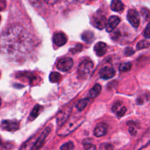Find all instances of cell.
I'll return each instance as SVG.
<instances>
[{"instance_id":"1","label":"cell","mask_w":150,"mask_h":150,"mask_svg":"<svg viewBox=\"0 0 150 150\" xmlns=\"http://www.w3.org/2000/svg\"><path fill=\"white\" fill-rule=\"evenodd\" d=\"M32 39L22 26L16 25L9 28L0 38L1 51L13 57L27 54L31 49Z\"/></svg>"},{"instance_id":"2","label":"cell","mask_w":150,"mask_h":150,"mask_svg":"<svg viewBox=\"0 0 150 150\" xmlns=\"http://www.w3.org/2000/svg\"><path fill=\"white\" fill-rule=\"evenodd\" d=\"M83 121H84V118L83 117L71 120V121H67L62 126H61V128H59L57 133L60 136H67L74 131L76 129H77V127H79Z\"/></svg>"},{"instance_id":"3","label":"cell","mask_w":150,"mask_h":150,"mask_svg":"<svg viewBox=\"0 0 150 150\" xmlns=\"http://www.w3.org/2000/svg\"><path fill=\"white\" fill-rule=\"evenodd\" d=\"M94 68V64L91 60L85 59L81 62L78 67V73L82 79H86L92 73Z\"/></svg>"},{"instance_id":"4","label":"cell","mask_w":150,"mask_h":150,"mask_svg":"<svg viewBox=\"0 0 150 150\" xmlns=\"http://www.w3.org/2000/svg\"><path fill=\"white\" fill-rule=\"evenodd\" d=\"M92 23L95 27L99 29H103L107 26L108 21L105 15L103 14L100 11H98L92 17Z\"/></svg>"},{"instance_id":"5","label":"cell","mask_w":150,"mask_h":150,"mask_svg":"<svg viewBox=\"0 0 150 150\" xmlns=\"http://www.w3.org/2000/svg\"><path fill=\"white\" fill-rule=\"evenodd\" d=\"M72 108L70 105L64 107L60 112L57 114V124L59 126H62L68 120L69 117H70V113H71Z\"/></svg>"},{"instance_id":"6","label":"cell","mask_w":150,"mask_h":150,"mask_svg":"<svg viewBox=\"0 0 150 150\" xmlns=\"http://www.w3.org/2000/svg\"><path fill=\"white\" fill-rule=\"evenodd\" d=\"M73 65V61L71 58L69 57H64V58L60 59L57 62V68L60 71L67 72L71 69Z\"/></svg>"},{"instance_id":"7","label":"cell","mask_w":150,"mask_h":150,"mask_svg":"<svg viewBox=\"0 0 150 150\" xmlns=\"http://www.w3.org/2000/svg\"><path fill=\"white\" fill-rule=\"evenodd\" d=\"M1 129L7 131H16L19 129L20 125L17 120H3L1 122Z\"/></svg>"},{"instance_id":"8","label":"cell","mask_w":150,"mask_h":150,"mask_svg":"<svg viewBox=\"0 0 150 150\" xmlns=\"http://www.w3.org/2000/svg\"><path fill=\"white\" fill-rule=\"evenodd\" d=\"M127 18L128 21L133 27H139V24H140V17H139V14L137 10H134V9H131L129 10L127 13Z\"/></svg>"},{"instance_id":"9","label":"cell","mask_w":150,"mask_h":150,"mask_svg":"<svg viewBox=\"0 0 150 150\" xmlns=\"http://www.w3.org/2000/svg\"><path fill=\"white\" fill-rule=\"evenodd\" d=\"M99 76L103 79H109L115 76V70L111 66L102 67L99 71Z\"/></svg>"},{"instance_id":"10","label":"cell","mask_w":150,"mask_h":150,"mask_svg":"<svg viewBox=\"0 0 150 150\" xmlns=\"http://www.w3.org/2000/svg\"><path fill=\"white\" fill-rule=\"evenodd\" d=\"M50 132H51V128H50V127H46V128L42 131V133L40 134V136L37 139L36 143H35V146H34L33 148L34 150H38L42 147L44 142H45V139H46L47 136H48Z\"/></svg>"},{"instance_id":"11","label":"cell","mask_w":150,"mask_h":150,"mask_svg":"<svg viewBox=\"0 0 150 150\" xmlns=\"http://www.w3.org/2000/svg\"><path fill=\"white\" fill-rule=\"evenodd\" d=\"M67 38L66 35L62 32H58V33L54 34V37H53V41L54 43L57 46H62L64 44L67 42Z\"/></svg>"},{"instance_id":"12","label":"cell","mask_w":150,"mask_h":150,"mask_svg":"<svg viewBox=\"0 0 150 150\" xmlns=\"http://www.w3.org/2000/svg\"><path fill=\"white\" fill-rule=\"evenodd\" d=\"M120 23V18L118 16H113L110 17L109 20L108 21V24L106 26V30L107 32H111L117 27Z\"/></svg>"},{"instance_id":"13","label":"cell","mask_w":150,"mask_h":150,"mask_svg":"<svg viewBox=\"0 0 150 150\" xmlns=\"http://www.w3.org/2000/svg\"><path fill=\"white\" fill-rule=\"evenodd\" d=\"M107 49H108V46L105 42H98L95 44V47H94V50L98 57H103L106 53Z\"/></svg>"},{"instance_id":"14","label":"cell","mask_w":150,"mask_h":150,"mask_svg":"<svg viewBox=\"0 0 150 150\" xmlns=\"http://www.w3.org/2000/svg\"><path fill=\"white\" fill-rule=\"evenodd\" d=\"M108 130V125L105 123H100L95 127L94 130V134L97 137H102L105 136Z\"/></svg>"},{"instance_id":"15","label":"cell","mask_w":150,"mask_h":150,"mask_svg":"<svg viewBox=\"0 0 150 150\" xmlns=\"http://www.w3.org/2000/svg\"><path fill=\"white\" fill-rule=\"evenodd\" d=\"M111 8L113 11H122L124 10V4L120 0H112L111 3Z\"/></svg>"},{"instance_id":"16","label":"cell","mask_w":150,"mask_h":150,"mask_svg":"<svg viewBox=\"0 0 150 150\" xmlns=\"http://www.w3.org/2000/svg\"><path fill=\"white\" fill-rule=\"evenodd\" d=\"M101 89H102V87H101L100 85L97 83L90 89L89 92V97L90 98H95L100 93Z\"/></svg>"},{"instance_id":"17","label":"cell","mask_w":150,"mask_h":150,"mask_svg":"<svg viewBox=\"0 0 150 150\" xmlns=\"http://www.w3.org/2000/svg\"><path fill=\"white\" fill-rule=\"evenodd\" d=\"M81 38L86 43H92V42L94 40L93 32H90V31H86V32H84L82 34Z\"/></svg>"},{"instance_id":"18","label":"cell","mask_w":150,"mask_h":150,"mask_svg":"<svg viewBox=\"0 0 150 150\" xmlns=\"http://www.w3.org/2000/svg\"><path fill=\"white\" fill-rule=\"evenodd\" d=\"M40 109H41V106L39 105H37L34 107V108L32 109V112H31L30 115H29V121H33L34 120H35V119L38 117L40 112Z\"/></svg>"},{"instance_id":"19","label":"cell","mask_w":150,"mask_h":150,"mask_svg":"<svg viewBox=\"0 0 150 150\" xmlns=\"http://www.w3.org/2000/svg\"><path fill=\"white\" fill-rule=\"evenodd\" d=\"M35 143H36V142H32V139H29V140H28L27 142H26L22 145L20 150H31L34 148Z\"/></svg>"},{"instance_id":"20","label":"cell","mask_w":150,"mask_h":150,"mask_svg":"<svg viewBox=\"0 0 150 150\" xmlns=\"http://www.w3.org/2000/svg\"><path fill=\"white\" fill-rule=\"evenodd\" d=\"M49 80L52 83H58L61 80V75L57 72H53L50 74Z\"/></svg>"},{"instance_id":"21","label":"cell","mask_w":150,"mask_h":150,"mask_svg":"<svg viewBox=\"0 0 150 150\" xmlns=\"http://www.w3.org/2000/svg\"><path fill=\"white\" fill-rule=\"evenodd\" d=\"M88 102H89V100H88L87 98H84V99H82L81 100H79L78 102L77 105H76L77 109L79 111H82L83 109H84L86 105H87Z\"/></svg>"},{"instance_id":"22","label":"cell","mask_w":150,"mask_h":150,"mask_svg":"<svg viewBox=\"0 0 150 150\" xmlns=\"http://www.w3.org/2000/svg\"><path fill=\"white\" fill-rule=\"evenodd\" d=\"M132 68V64L130 62H125L120 66V70L121 72H127Z\"/></svg>"},{"instance_id":"23","label":"cell","mask_w":150,"mask_h":150,"mask_svg":"<svg viewBox=\"0 0 150 150\" xmlns=\"http://www.w3.org/2000/svg\"><path fill=\"white\" fill-rule=\"evenodd\" d=\"M149 45H150L149 42H148L147 40H141L138 42L136 47H137V49L139 50L144 49V48H148V47L149 46Z\"/></svg>"},{"instance_id":"24","label":"cell","mask_w":150,"mask_h":150,"mask_svg":"<svg viewBox=\"0 0 150 150\" xmlns=\"http://www.w3.org/2000/svg\"><path fill=\"white\" fill-rule=\"evenodd\" d=\"M73 148H74V144L73 142H69L61 146V150H72L73 149Z\"/></svg>"},{"instance_id":"25","label":"cell","mask_w":150,"mask_h":150,"mask_svg":"<svg viewBox=\"0 0 150 150\" xmlns=\"http://www.w3.org/2000/svg\"><path fill=\"white\" fill-rule=\"evenodd\" d=\"M122 107V103L121 101H118V102L115 103L114 104V105H113L112 107L113 111H114L115 114H117V113L119 111V110H120Z\"/></svg>"},{"instance_id":"26","label":"cell","mask_w":150,"mask_h":150,"mask_svg":"<svg viewBox=\"0 0 150 150\" xmlns=\"http://www.w3.org/2000/svg\"><path fill=\"white\" fill-rule=\"evenodd\" d=\"M84 149L86 150H97L96 146L91 143H85Z\"/></svg>"},{"instance_id":"27","label":"cell","mask_w":150,"mask_h":150,"mask_svg":"<svg viewBox=\"0 0 150 150\" xmlns=\"http://www.w3.org/2000/svg\"><path fill=\"white\" fill-rule=\"evenodd\" d=\"M144 36L146 38H150V23H149L145 28L144 32Z\"/></svg>"},{"instance_id":"28","label":"cell","mask_w":150,"mask_h":150,"mask_svg":"<svg viewBox=\"0 0 150 150\" xmlns=\"http://www.w3.org/2000/svg\"><path fill=\"white\" fill-rule=\"evenodd\" d=\"M82 48H83V45H81V44H78V45H76L75 48H72L70 51H72V53H73V54H75V53H79V51H81Z\"/></svg>"},{"instance_id":"29","label":"cell","mask_w":150,"mask_h":150,"mask_svg":"<svg viewBox=\"0 0 150 150\" xmlns=\"http://www.w3.org/2000/svg\"><path fill=\"white\" fill-rule=\"evenodd\" d=\"M142 15H143L144 17L145 18V19H149L150 18V12L147 10V9H142Z\"/></svg>"},{"instance_id":"30","label":"cell","mask_w":150,"mask_h":150,"mask_svg":"<svg viewBox=\"0 0 150 150\" xmlns=\"http://www.w3.org/2000/svg\"><path fill=\"white\" fill-rule=\"evenodd\" d=\"M126 111H127V109H126L125 107L122 106L121 108H120V110H119L118 112L117 113V116H118L119 117H122V116H124L125 114V113H126Z\"/></svg>"},{"instance_id":"31","label":"cell","mask_w":150,"mask_h":150,"mask_svg":"<svg viewBox=\"0 0 150 150\" xmlns=\"http://www.w3.org/2000/svg\"><path fill=\"white\" fill-rule=\"evenodd\" d=\"M6 7V0H0V11Z\"/></svg>"},{"instance_id":"32","label":"cell","mask_w":150,"mask_h":150,"mask_svg":"<svg viewBox=\"0 0 150 150\" xmlns=\"http://www.w3.org/2000/svg\"><path fill=\"white\" fill-rule=\"evenodd\" d=\"M133 53H134V51H133V50L131 49V48H126V50H125V54H126V55H127V56H130V55H132V54H133Z\"/></svg>"},{"instance_id":"33","label":"cell","mask_w":150,"mask_h":150,"mask_svg":"<svg viewBox=\"0 0 150 150\" xmlns=\"http://www.w3.org/2000/svg\"><path fill=\"white\" fill-rule=\"evenodd\" d=\"M69 3H81L83 2V0H66Z\"/></svg>"},{"instance_id":"34","label":"cell","mask_w":150,"mask_h":150,"mask_svg":"<svg viewBox=\"0 0 150 150\" xmlns=\"http://www.w3.org/2000/svg\"><path fill=\"white\" fill-rule=\"evenodd\" d=\"M45 1H46L47 3H48V4H55L57 1H58V0H45Z\"/></svg>"},{"instance_id":"35","label":"cell","mask_w":150,"mask_h":150,"mask_svg":"<svg viewBox=\"0 0 150 150\" xmlns=\"http://www.w3.org/2000/svg\"><path fill=\"white\" fill-rule=\"evenodd\" d=\"M1 98H0V106H1Z\"/></svg>"},{"instance_id":"36","label":"cell","mask_w":150,"mask_h":150,"mask_svg":"<svg viewBox=\"0 0 150 150\" xmlns=\"http://www.w3.org/2000/svg\"><path fill=\"white\" fill-rule=\"evenodd\" d=\"M0 144H1V138H0Z\"/></svg>"},{"instance_id":"37","label":"cell","mask_w":150,"mask_h":150,"mask_svg":"<svg viewBox=\"0 0 150 150\" xmlns=\"http://www.w3.org/2000/svg\"><path fill=\"white\" fill-rule=\"evenodd\" d=\"M0 21H1V16H0Z\"/></svg>"},{"instance_id":"38","label":"cell","mask_w":150,"mask_h":150,"mask_svg":"<svg viewBox=\"0 0 150 150\" xmlns=\"http://www.w3.org/2000/svg\"><path fill=\"white\" fill-rule=\"evenodd\" d=\"M0 75H1V73H0Z\"/></svg>"}]
</instances>
